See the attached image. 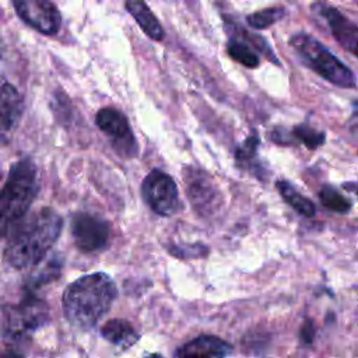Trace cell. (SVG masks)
<instances>
[{
    "label": "cell",
    "instance_id": "1",
    "mask_svg": "<svg viewBox=\"0 0 358 358\" xmlns=\"http://www.w3.org/2000/svg\"><path fill=\"white\" fill-rule=\"evenodd\" d=\"M62 225L60 215L49 207L22 218L8 232L4 250L7 263L15 268L34 267L41 263L56 243Z\"/></svg>",
    "mask_w": 358,
    "mask_h": 358
},
{
    "label": "cell",
    "instance_id": "2",
    "mask_svg": "<svg viewBox=\"0 0 358 358\" xmlns=\"http://www.w3.org/2000/svg\"><path fill=\"white\" fill-rule=\"evenodd\" d=\"M116 298V285L105 273H92L67 285L63 294V310L67 322L80 330L94 327L110 309Z\"/></svg>",
    "mask_w": 358,
    "mask_h": 358
},
{
    "label": "cell",
    "instance_id": "3",
    "mask_svg": "<svg viewBox=\"0 0 358 358\" xmlns=\"http://www.w3.org/2000/svg\"><path fill=\"white\" fill-rule=\"evenodd\" d=\"M39 192L35 164L25 158L15 162L0 190V235L10 232L20 222Z\"/></svg>",
    "mask_w": 358,
    "mask_h": 358
},
{
    "label": "cell",
    "instance_id": "4",
    "mask_svg": "<svg viewBox=\"0 0 358 358\" xmlns=\"http://www.w3.org/2000/svg\"><path fill=\"white\" fill-rule=\"evenodd\" d=\"M289 43L296 53L329 83L341 88L355 87V76L352 71L316 38L299 32L291 36Z\"/></svg>",
    "mask_w": 358,
    "mask_h": 358
},
{
    "label": "cell",
    "instance_id": "5",
    "mask_svg": "<svg viewBox=\"0 0 358 358\" xmlns=\"http://www.w3.org/2000/svg\"><path fill=\"white\" fill-rule=\"evenodd\" d=\"M141 194L148 207L159 215H173L180 210L179 192L175 180L159 169L151 171L143 180Z\"/></svg>",
    "mask_w": 358,
    "mask_h": 358
},
{
    "label": "cell",
    "instance_id": "6",
    "mask_svg": "<svg viewBox=\"0 0 358 358\" xmlns=\"http://www.w3.org/2000/svg\"><path fill=\"white\" fill-rule=\"evenodd\" d=\"M95 122L98 127L108 136L115 151L124 157L131 158L137 154V143L130 129L127 117L115 108H102L96 112Z\"/></svg>",
    "mask_w": 358,
    "mask_h": 358
},
{
    "label": "cell",
    "instance_id": "7",
    "mask_svg": "<svg viewBox=\"0 0 358 358\" xmlns=\"http://www.w3.org/2000/svg\"><path fill=\"white\" fill-rule=\"evenodd\" d=\"M71 235L76 246L85 253L106 248L110 236L109 224L94 214L77 213L71 220Z\"/></svg>",
    "mask_w": 358,
    "mask_h": 358
},
{
    "label": "cell",
    "instance_id": "8",
    "mask_svg": "<svg viewBox=\"0 0 358 358\" xmlns=\"http://www.w3.org/2000/svg\"><path fill=\"white\" fill-rule=\"evenodd\" d=\"M15 13L29 27L45 35L59 31L62 17L52 0H14Z\"/></svg>",
    "mask_w": 358,
    "mask_h": 358
},
{
    "label": "cell",
    "instance_id": "9",
    "mask_svg": "<svg viewBox=\"0 0 358 358\" xmlns=\"http://www.w3.org/2000/svg\"><path fill=\"white\" fill-rule=\"evenodd\" d=\"M183 179L186 180L187 197L199 214H213L221 204V194L211 178L196 168H187Z\"/></svg>",
    "mask_w": 358,
    "mask_h": 358
},
{
    "label": "cell",
    "instance_id": "10",
    "mask_svg": "<svg viewBox=\"0 0 358 358\" xmlns=\"http://www.w3.org/2000/svg\"><path fill=\"white\" fill-rule=\"evenodd\" d=\"M22 108V98L17 88L0 77V147L8 143L15 133Z\"/></svg>",
    "mask_w": 358,
    "mask_h": 358
},
{
    "label": "cell",
    "instance_id": "11",
    "mask_svg": "<svg viewBox=\"0 0 358 358\" xmlns=\"http://www.w3.org/2000/svg\"><path fill=\"white\" fill-rule=\"evenodd\" d=\"M315 8H317L319 14L327 22L336 41L358 57V25L326 3H317L315 4Z\"/></svg>",
    "mask_w": 358,
    "mask_h": 358
},
{
    "label": "cell",
    "instance_id": "12",
    "mask_svg": "<svg viewBox=\"0 0 358 358\" xmlns=\"http://www.w3.org/2000/svg\"><path fill=\"white\" fill-rule=\"evenodd\" d=\"M232 352V345L217 336H199L180 345L176 358H225Z\"/></svg>",
    "mask_w": 358,
    "mask_h": 358
},
{
    "label": "cell",
    "instance_id": "13",
    "mask_svg": "<svg viewBox=\"0 0 358 358\" xmlns=\"http://www.w3.org/2000/svg\"><path fill=\"white\" fill-rule=\"evenodd\" d=\"M43 322H46V309L45 305L38 299L28 298L22 301V303L15 308V310L10 315L8 324L10 327L17 330H32L39 327Z\"/></svg>",
    "mask_w": 358,
    "mask_h": 358
},
{
    "label": "cell",
    "instance_id": "14",
    "mask_svg": "<svg viewBox=\"0 0 358 358\" xmlns=\"http://www.w3.org/2000/svg\"><path fill=\"white\" fill-rule=\"evenodd\" d=\"M126 8L148 38L154 41H161L164 38L165 34L162 25L144 0H126Z\"/></svg>",
    "mask_w": 358,
    "mask_h": 358
},
{
    "label": "cell",
    "instance_id": "15",
    "mask_svg": "<svg viewBox=\"0 0 358 358\" xmlns=\"http://www.w3.org/2000/svg\"><path fill=\"white\" fill-rule=\"evenodd\" d=\"M102 337L122 348H129L138 340V333L134 327L123 319H110L101 327Z\"/></svg>",
    "mask_w": 358,
    "mask_h": 358
},
{
    "label": "cell",
    "instance_id": "16",
    "mask_svg": "<svg viewBox=\"0 0 358 358\" xmlns=\"http://www.w3.org/2000/svg\"><path fill=\"white\" fill-rule=\"evenodd\" d=\"M277 189L280 192V194L282 196V199L299 214L305 215V217H313L316 213L315 204L305 197L303 194H301L287 180H278L277 182Z\"/></svg>",
    "mask_w": 358,
    "mask_h": 358
},
{
    "label": "cell",
    "instance_id": "17",
    "mask_svg": "<svg viewBox=\"0 0 358 358\" xmlns=\"http://www.w3.org/2000/svg\"><path fill=\"white\" fill-rule=\"evenodd\" d=\"M284 14H285L284 7L275 6V7L263 8V10H259L256 13L250 14L246 21L255 29H266V28L271 27L273 24H275L278 20H281L284 17Z\"/></svg>",
    "mask_w": 358,
    "mask_h": 358
},
{
    "label": "cell",
    "instance_id": "18",
    "mask_svg": "<svg viewBox=\"0 0 358 358\" xmlns=\"http://www.w3.org/2000/svg\"><path fill=\"white\" fill-rule=\"evenodd\" d=\"M319 199L322 201V204L334 211V213H348L351 208V203L348 199H345L338 190H336L331 186H323L319 192Z\"/></svg>",
    "mask_w": 358,
    "mask_h": 358
},
{
    "label": "cell",
    "instance_id": "19",
    "mask_svg": "<svg viewBox=\"0 0 358 358\" xmlns=\"http://www.w3.org/2000/svg\"><path fill=\"white\" fill-rule=\"evenodd\" d=\"M228 55L236 60L238 63L243 64L245 67L253 69L259 66V56L243 42L232 39L228 43Z\"/></svg>",
    "mask_w": 358,
    "mask_h": 358
},
{
    "label": "cell",
    "instance_id": "20",
    "mask_svg": "<svg viewBox=\"0 0 358 358\" xmlns=\"http://www.w3.org/2000/svg\"><path fill=\"white\" fill-rule=\"evenodd\" d=\"M292 134L299 141H302L309 150H316L317 147H320L324 143V133L319 131L305 123L295 126V129L292 130Z\"/></svg>",
    "mask_w": 358,
    "mask_h": 358
},
{
    "label": "cell",
    "instance_id": "21",
    "mask_svg": "<svg viewBox=\"0 0 358 358\" xmlns=\"http://www.w3.org/2000/svg\"><path fill=\"white\" fill-rule=\"evenodd\" d=\"M169 252L176 257H200L207 253V248L204 245H173Z\"/></svg>",
    "mask_w": 358,
    "mask_h": 358
},
{
    "label": "cell",
    "instance_id": "22",
    "mask_svg": "<svg viewBox=\"0 0 358 358\" xmlns=\"http://www.w3.org/2000/svg\"><path fill=\"white\" fill-rule=\"evenodd\" d=\"M259 145V137L256 136H252L249 137L243 145H241L236 151V159L238 161H248L255 154H256V148Z\"/></svg>",
    "mask_w": 358,
    "mask_h": 358
},
{
    "label": "cell",
    "instance_id": "23",
    "mask_svg": "<svg viewBox=\"0 0 358 358\" xmlns=\"http://www.w3.org/2000/svg\"><path fill=\"white\" fill-rule=\"evenodd\" d=\"M59 264L56 263V262H49L46 266H45V268L43 270H41V273H38L35 277H34V280L31 281L35 287H38V285H42V284H45V282H48V281H50V278H52V274L53 273H59Z\"/></svg>",
    "mask_w": 358,
    "mask_h": 358
},
{
    "label": "cell",
    "instance_id": "24",
    "mask_svg": "<svg viewBox=\"0 0 358 358\" xmlns=\"http://www.w3.org/2000/svg\"><path fill=\"white\" fill-rule=\"evenodd\" d=\"M315 337V326L310 320H306L301 327V338L303 343L310 344Z\"/></svg>",
    "mask_w": 358,
    "mask_h": 358
},
{
    "label": "cell",
    "instance_id": "25",
    "mask_svg": "<svg viewBox=\"0 0 358 358\" xmlns=\"http://www.w3.org/2000/svg\"><path fill=\"white\" fill-rule=\"evenodd\" d=\"M0 358H22V355L18 352H14V351H7V352L1 354Z\"/></svg>",
    "mask_w": 358,
    "mask_h": 358
},
{
    "label": "cell",
    "instance_id": "26",
    "mask_svg": "<svg viewBox=\"0 0 358 358\" xmlns=\"http://www.w3.org/2000/svg\"><path fill=\"white\" fill-rule=\"evenodd\" d=\"M147 358H162V357L158 355V354H154V355H150V357H147Z\"/></svg>",
    "mask_w": 358,
    "mask_h": 358
},
{
    "label": "cell",
    "instance_id": "27",
    "mask_svg": "<svg viewBox=\"0 0 358 358\" xmlns=\"http://www.w3.org/2000/svg\"><path fill=\"white\" fill-rule=\"evenodd\" d=\"M0 176H1V172H0Z\"/></svg>",
    "mask_w": 358,
    "mask_h": 358
}]
</instances>
